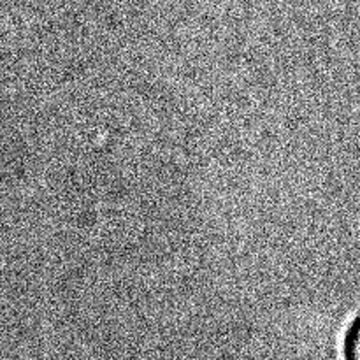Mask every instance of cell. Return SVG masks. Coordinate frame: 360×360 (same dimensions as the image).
<instances>
[{"mask_svg": "<svg viewBox=\"0 0 360 360\" xmlns=\"http://www.w3.org/2000/svg\"><path fill=\"white\" fill-rule=\"evenodd\" d=\"M345 360H360V316L352 326L345 343Z\"/></svg>", "mask_w": 360, "mask_h": 360, "instance_id": "obj_1", "label": "cell"}]
</instances>
